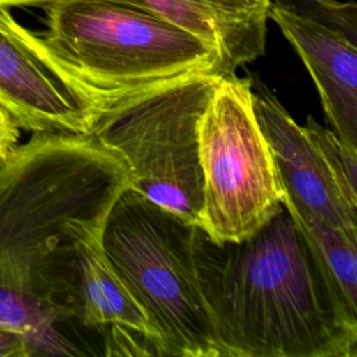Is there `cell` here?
Wrapping results in <instances>:
<instances>
[{"instance_id": "cell-13", "label": "cell", "mask_w": 357, "mask_h": 357, "mask_svg": "<svg viewBox=\"0 0 357 357\" xmlns=\"http://www.w3.org/2000/svg\"><path fill=\"white\" fill-rule=\"evenodd\" d=\"M319 152L333 181L350 206L357 209V148L343 142L333 130L321 126L312 116L303 126Z\"/></svg>"}, {"instance_id": "cell-12", "label": "cell", "mask_w": 357, "mask_h": 357, "mask_svg": "<svg viewBox=\"0 0 357 357\" xmlns=\"http://www.w3.org/2000/svg\"><path fill=\"white\" fill-rule=\"evenodd\" d=\"M283 204L349 307L357 312V238L301 209L284 197Z\"/></svg>"}, {"instance_id": "cell-5", "label": "cell", "mask_w": 357, "mask_h": 357, "mask_svg": "<svg viewBox=\"0 0 357 357\" xmlns=\"http://www.w3.org/2000/svg\"><path fill=\"white\" fill-rule=\"evenodd\" d=\"M223 74L198 73L120 99L89 134L124 163L131 188L194 225L202 206L199 120Z\"/></svg>"}, {"instance_id": "cell-16", "label": "cell", "mask_w": 357, "mask_h": 357, "mask_svg": "<svg viewBox=\"0 0 357 357\" xmlns=\"http://www.w3.org/2000/svg\"><path fill=\"white\" fill-rule=\"evenodd\" d=\"M20 128L14 120L0 107V158L13 149L20 141Z\"/></svg>"}, {"instance_id": "cell-11", "label": "cell", "mask_w": 357, "mask_h": 357, "mask_svg": "<svg viewBox=\"0 0 357 357\" xmlns=\"http://www.w3.org/2000/svg\"><path fill=\"white\" fill-rule=\"evenodd\" d=\"M77 319L91 329H123L138 333L149 340L159 356L148 317L110 266L102 248V238L88 241L79 250Z\"/></svg>"}, {"instance_id": "cell-6", "label": "cell", "mask_w": 357, "mask_h": 357, "mask_svg": "<svg viewBox=\"0 0 357 357\" xmlns=\"http://www.w3.org/2000/svg\"><path fill=\"white\" fill-rule=\"evenodd\" d=\"M202 206L198 226L213 241L241 240L283 204L268 142L257 121L251 82L236 73L218 81L201 116Z\"/></svg>"}, {"instance_id": "cell-3", "label": "cell", "mask_w": 357, "mask_h": 357, "mask_svg": "<svg viewBox=\"0 0 357 357\" xmlns=\"http://www.w3.org/2000/svg\"><path fill=\"white\" fill-rule=\"evenodd\" d=\"M45 8V46L105 109L167 81L227 73L202 39L139 7L112 0H50Z\"/></svg>"}, {"instance_id": "cell-14", "label": "cell", "mask_w": 357, "mask_h": 357, "mask_svg": "<svg viewBox=\"0 0 357 357\" xmlns=\"http://www.w3.org/2000/svg\"><path fill=\"white\" fill-rule=\"evenodd\" d=\"M269 4L324 25L357 45V6L335 0H269Z\"/></svg>"}, {"instance_id": "cell-8", "label": "cell", "mask_w": 357, "mask_h": 357, "mask_svg": "<svg viewBox=\"0 0 357 357\" xmlns=\"http://www.w3.org/2000/svg\"><path fill=\"white\" fill-rule=\"evenodd\" d=\"M252 107L271 149L284 198L357 238V209L333 181L303 126L296 123L276 93L250 75Z\"/></svg>"}, {"instance_id": "cell-2", "label": "cell", "mask_w": 357, "mask_h": 357, "mask_svg": "<svg viewBox=\"0 0 357 357\" xmlns=\"http://www.w3.org/2000/svg\"><path fill=\"white\" fill-rule=\"evenodd\" d=\"M192 252L222 357L357 356V312L284 204L236 241L195 225Z\"/></svg>"}, {"instance_id": "cell-17", "label": "cell", "mask_w": 357, "mask_h": 357, "mask_svg": "<svg viewBox=\"0 0 357 357\" xmlns=\"http://www.w3.org/2000/svg\"><path fill=\"white\" fill-rule=\"evenodd\" d=\"M50 0H0L6 7L10 6H45Z\"/></svg>"}, {"instance_id": "cell-10", "label": "cell", "mask_w": 357, "mask_h": 357, "mask_svg": "<svg viewBox=\"0 0 357 357\" xmlns=\"http://www.w3.org/2000/svg\"><path fill=\"white\" fill-rule=\"evenodd\" d=\"M158 14L213 47L227 73L265 53L269 0H112Z\"/></svg>"}, {"instance_id": "cell-1", "label": "cell", "mask_w": 357, "mask_h": 357, "mask_svg": "<svg viewBox=\"0 0 357 357\" xmlns=\"http://www.w3.org/2000/svg\"><path fill=\"white\" fill-rule=\"evenodd\" d=\"M128 185L92 135L32 134L0 158V326L32 356L77 354L56 325L77 318L79 250Z\"/></svg>"}, {"instance_id": "cell-7", "label": "cell", "mask_w": 357, "mask_h": 357, "mask_svg": "<svg viewBox=\"0 0 357 357\" xmlns=\"http://www.w3.org/2000/svg\"><path fill=\"white\" fill-rule=\"evenodd\" d=\"M0 107L32 134L89 135L105 107L0 3Z\"/></svg>"}, {"instance_id": "cell-9", "label": "cell", "mask_w": 357, "mask_h": 357, "mask_svg": "<svg viewBox=\"0 0 357 357\" xmlns=\"http://www.w3.org/2000/svg\"><path fill=\"white\" fill-rule=\"evenodd\" d=\"M268 17L305 64L333 131L357 148V45L324 25L271 4Z\"/></svg>"}, {"instance_id": "cell-4", "label": "cell", "mask_w": 357, "mask_h": 357, "mask_svg": "<svg viewBox=\"0 0 357 357\" xmlns=\"http://www.w3.org/2000/svg\"><path fill=\"white\" fill-rule=\"evenodd\" d=\"M194 226L128 185L102 231L103 252L146 314L159 356L222 357L195 271Z\"/></svg>"}, {"instance_id": "cell-15", "label": "cell", "mask_w": 357, "mask_h": 357, "mask_svg": "<svg viewBox=\"0 0 357 357\" xmlns=\"http://www.w3.org/2000/svg\"><path fill=\"white\" fill-rule=\"evenodd\" d=\"M32 350L18 335L0 326V357H29Z\"/></svg>"}]
</instances>
